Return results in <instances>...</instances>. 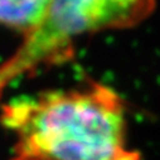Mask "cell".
<instances>
[{
    "mask_svg": "<svg viewBox=\"0 0 160 160\" xmlns=\"http://www.w3.org/2000/svg\"><path fill=\"white\" fill-rule=\"evenodd\" d=\"M12 160H49V159L43 158V156H39V155H33V154L17 152V155Z\"/></svg>",
    "mask_w": 160,
    "mask_h": 160,
    "instance_id": "obj_4",
    "label": "cell"
},
{
    "mask_svg": "<svg viewBox=\"0 0 160 160\" xmlns=\"http://www.w3.org/2000/svg\"><path fill=\"white\" fill-rule=\"evenodd\" d=\"M0 120L15 132L17 152L49 160H140L128 146L124 101L100 83L15 98L3 106Z\"/></svg>",
    "mask_w": 160,
    "mask_h": 160,
    "instance_id": "obj_1",
    "label": "cell"
},
{
    "mask_svg": "<svg viewBox=\"0 0 160 160\" xmlns=\"http://www.w3.org/2000/svg\"><path fill=\"white\" fill-rule=\"evenodd\" d=\"M51 0L0 2V24L14 28L24 34L35 28L46 17Z\"/></svg>",
    "mask_w": 160,
    "mask_h": 160,
    "instance_id": "obj_3",
    "label": "cell"
},
{
    "mask_svg": "<svg viewBox=\"0 0 160 160\" xmlns=\"http://www.w3.org/2000/svg\"><path fill=\"white\" fill-rule=\"evenodd\" d=\"M154 3L141 0H51L35 28L24 34L22 46L0 64V98L19 77L42 66L67 61L81 35L132 27L146 19Z\"/></svg>",
    "mask_w": 160,
    "mask_h": 160,
    "instance_id": "obj_2",
    "label": "cell"
}]
</instances>
